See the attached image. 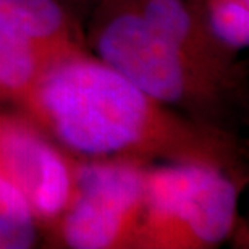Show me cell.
<instances>
[{"label": "cell", "instance_id": "obj_8", "mask_svg": "<svg viewBox=\"0 0 249 249\" xmlns=\"http://www.w3.org/2000/svg\"><path fill=\"white\" fill-rule=\"evenodd\" d=\"M141 17L159 34L177 46L186 41L191 18L181 0H149Z\"/></svg>", "mask_w": 249, "mask_h": 249}, {"label": "cell", "instance_id": "obj_6", "mask_svg": "<svg viewBox=\"0 0 249 249\" xmlns=\"http://www.w3.org/2000/svg\"><path fill=\"white\" fill-rule=\"evenodd\" d=\"M63 24L55 0H0V84L23 88L36 71L33 39L53 36Z\"/></svg>", "mask_w": 249, "mask_h": 249}, {"label": "cell", "instance_id": "obj_7", "mask_svg": "<svg viewBox=\"0 0 249 249\" xmlns=\"http://www.w3.org/2000/svg\"><path fill=\"white\" fill-rule=\"evenodd\" d=\"M34 240L31 204L13 181L0 173V249H26Z\"/></svg>", "mask_w": 249, "mask_h": 249}, {"label": "cell", "instance_id": "obj_4", "mask_svg": "<svg viewBox=\"0 0 249 249\" xmlns=\"http://www.w3.org/2000/svg\"><path fill=\"white\" fill-rule=\"evenodd\" d=\"M78 199L67 215L65 240L74 249H102L117 240L144 194V178L122 163H92L76 178Z\"/></svg>", "mask_w": 249, "mask_h": 249}, {"label": "cell", "instance_id": "obj_5", "mask_svg": "<svg viewBox=\"0 0 249 249\" xmlns=\"http://www.w3.org/2000/svg\"><path fill=\"white\" fill-rule=\"evenodd\" d=\"M0 163L10 181L19 188L41 215H55L70 194V175L52 146L21 126L0 129Z\"/></svg>", "mask_w": 249, "mask_h": 249}, {"label": "cell", "instance_id": "obj_9", "mask_svg": "<svg viewBox=\"0 0 249 249\" xmlns=\"http://www.w3.org/2000/svg\"><path fill=\"white\" fill-rule=\"evenodd\" d=\"M211 26L218 39L233 47L249 42V12L246 2L218 0L211 10Z\"/></svg>", "mask_w": 249, "mask_h": 249}, {"label": "cell", "instance_id": "obj_3", "mask_svg": "<svg viewBox=\"0 0 249 249\" xmlns=\"http://www.w3.org/2000/svg\"><path fill=\"white\" fill-rule=\"evenodd\" d=\"M99 53L146 97L163 102L181 97L185 74L180 46L139 15H122L108 23L99 37Z\"/></svg>", "mask_w": 249, "mask_h": 249}, {"label": "cell", "instance_id": "obj_1", "mask_svg": "<svg viewBox=\"0 0 249 249\" xmlns=\"http://www.w3.org/2000/svg\"><path fill=\"white\" fill-rule=\"evenodd\" d=\"M41 104L57 134L84 154H108L131 146L146 126L147 97L108 65L68 62L41 84Z\"/></svg>", "mask_w": 249, "mask_h": 249}, {"label": "cell", "instance_id": "obj_2", "mask_svg": "<svg viewBox=\"0 0 249 249\" xmlns=\"http://www.w3.org/2000/svg\"><path fill=\"white\" fill-rule=\"evenodd\" d=\"M144 194L159 217L180 220L202 243H220L233 225L236 189L201 165H172L144 180Z\"/></svg>", "mask_w": 249, "mask_h": 249}]
</instances>
